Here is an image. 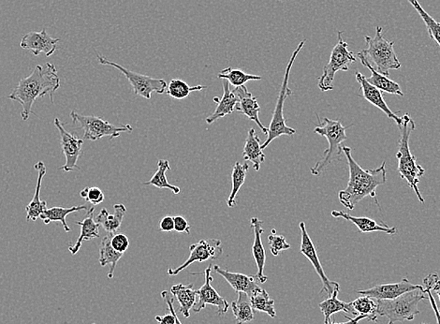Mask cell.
I'll return each mask as SVG.
<instances>
[{
	"mask_svg": "<svg viewBox=\"0 0 440 324\" xmlns=\"http://www.w3.org/2000/svg\"><path fill=\"white\" fill-rule=\"evenodd\" d=\"M91 207L84 204V206H75L71 207H52V208H47L41 215V220L44 221V224H50L51 223H60L62 224L63 228H64L66 232H71V227L68 225L66 218L68 215L73 214L74 212L88 211Z\"/></svg>",
	"mask_w": 440,
	"mask_h": 324,
	"instance_id": "f1b7e54d",
	"label": "cell"
},
{
	"mask_svg": "<svg viewBox=\"0 0 440 324\" xmlns=\"http://www.w3.org/2000/svg\"><path fill=\"white\" fill-rule=\"evenodd\" d=\"M54 124L59 130L60 138H61L62 151L66 158L65 164L59 168V170H64L66 173L81 170V168L77 165V162L82 154V147L84 140L78 135L68 132L59 118H55Z\"/></svg>",
	"mask_w": 440,
	"mask_h": 324,
	"instance_id": "8fae6325",
	"label": "cell"
},
{
	"mask_svg": "<svg viewBox=\"0 0 440 324\" xmlns=\"http://www.w3.org/2000/svg\"><path fill=\"white\" fill-rule=\"evenodd\" d=\"M111 244L116 251L124 254L130 247V240L127 235L123 234L111 235Z\"/></svg>",
	"mask_w": 440,
	"mask_h": 324,
	"instance_id": "b9f144b4",
	"label": "cell"
},
{
	"mask_svg": "<svg viewBox=\"0 0 440 324\" xmlns=\"http://www.w3.org/2000/svg\"><path fill=\"white\" fill-rule=\"evenodd\" d=\"M415 122L410 115L405 113L402 118V124L398 126L400 139L398 142V151L396 158L398 160V172L402 179L408 182V186L415 192L420 203L424 204L419 189L420 178L425 173L424 168L417 163L416 158L411 154L410 149V138L411 133L415 130Z\"/></svg>",
	"mask_w": 440,
	"mask_h": 324,
	"instance_id": "3957f363",
	"label": "cell"
},
{
	"mask_svg": "<svg viewBox=\"0 0 440 324\" xmlns=\"http://www.w3.org/2000/svg\"><path fill=\"white\" fill-rule=\"evenodd\" d=\"M231 311L237 324H244L252 322L254 311L251 306L250 298L244 292H238V298L231 303Z\"/></svg>",
	"mask_w": 440,
	"mask_h": 324,
	"instance_id": "836d02e7",
	"label": "cell"
},
{
	"mask_svg": "<svg viewBox=\"0 0 440 324\" xmlns=\"http://www.w3.org/2000/svg\"><path fill=\"white\" fill-rule=\"evenodd\" d=\"M205 88H207L205 85L190 87L187 82L183 81L182 79L176 78L171 79L170 82H169L166 93H167L171 98L180 101V99L188 98V96L190 95V93L195 92V91H201L205 89Z\"/></svg>",
	"mask_w": 440,
	"mask_h": 324,
	"instance_id": "8d00e7d4",
	"label": "cell"
},
{
	"mask_svg": "<svg viewBox=\"0 0 440 324\" xmlns=\"http://www.w3.org/2000/svg\"><path fill=\"white\" fill-rule=\"evenodd\" d=\"M80 196L84 200L88 201L92 204L93 206H98L104 201L105 195L102 192V190L99 187H87L80 192Z\"/></svg>",
	"mask_w": 440,
	"mask_h": 324,
	"instance_id": "60d3db41",
	"label": "cell"
},
{
	"mask_svg": "<svg viewBox=\"0 0 440 324\" xmlns=\"http://www.w3.org/2000/svg\"><path fill=\"white\" fill-rule=\"evenodd\" d=\"M111 234H107L106 237L102 238L101 246H99V263L102 267L110 266L108 278H113L114 270L116 268L117 263L123 257L122 253L116 251L111 244Z\"/></svg>",
	"mask_w": 440,
	"mask_h": 324,
	"instance_id": "4dcf8cb0",
	"label": "cell"
},
{
	"mask_svg": "<svg viewBox=\"0 0 440 324\" xmlns=\"http://www.w3.org/2000/svg\"><path fill=\"white\" fill-rule=\"evenodd\" d=\"M358 56L360 61L361 63L364 65L365 67H367L368 70H370L371 75L369 78H367V80L369 84L372 85L373 87L378 88L379 91L381 92L391 94V95H397L400 96H404V92L401 90V87H400L399 84H397L396 82L391 80L390 78L387 77L384 75H381V73L377 72L375 69L362 56Z\"/></svg>",
	"mask_w": 440,
	"mask_h": 324,
	"instance_id": "83f0119b",
	"label": "cell"
},
{
	"mask_svg": "<svg viewBox=\"0 0 440 324\" xmlns=\"http://www.w3.org/2000/svg\"><path fill=\"white\" fill-rule=\"evenodd\" d=\"M218 77L221 80H227L233 87H243L248 82L259 81L262 79V76L248 75L241 70L231 69V68L221 70Z\"/></svg>",
	"mask_w": 440,
	"mask_h": 324,
	"instance_id": "f35d334b",
	"label": "cell"
},
{
	"mask_svg": "<svg viewBox=\"0 0 440 324\" xmlns=\"http://www.w3.org/2000/svg\"><path fill=\"white\" fill-rule=\"evenodd\" d=\"M432 291L436 292L438 294V297L440 300V280L435 284V286L433 287ZM439 314H440V308L439 309Z\"/></svg>",
	"mask_w": 440,
	"mask_h": 324,
	"instance_id": "c3c4849f",
	"label": "cell"
},
{
	"mask_svg": "<svg viewBox=\"0 0 440 324\" xmlns=\"http://www.w3.org/2000/svg\"><path fill=\"white\" fill-rule=\"evenodd\" d=\"M171 170L170 163L167 160H159L158 161V170L154 173L149 181L145 182V186H153L158 189H168L171 190L174 194H179L181 189L169 183L166 173Z\"/></svg>",
	"mask_w": 440,
	"mask_h": 324,
	"instance_id": "e575fe53",
	"label": "cell"
},
{
	"mask_svg": "<svg viewBox=\"0 0 440 324\" xmlns=\"http://www.w3.org/2000/svg\"><path fill=\"white\" fill-rule=\"evenodd\" d=\"M319 126L315 127L314 132L326 138L329 147L325 150L322 160L317 162L315 166L310 169L311 173L315 176L321 175L322 173H324L334 161H340L344 153L341 144L348 140L346 130L353 126L350 125V126L344 127L341 121L331 120L328 118H325L322 122L319 119Z\"/></svg>",
	"mask_w": 440,
	"mask_h": 324,
	"instance_id": "5b68a950",
	"label": "cell"
},
{
	"mask_svg": "<svg viewBox=\"0 0 440 324\" xmlns=\"http://www.w3.org/2000/svg\"><path fill=\"white\" fill-rule=\"evenodd\" d=\"M176 324H182L181 322H180L178 315H177V313L176 314Z\"/></svg>",
	"mask_w": 440,
	"mask_h": 324,
	"instance_id": "681fc988",
	"label": "cell"
},
{
	"mask_svg": "<svg viewBox=\"0 0 440 324\" xmlns=\"http://www.w3.org/2000/svg\"><path fill=\"white\" fill-rule=\"evenodd\" d=\"M331 216L336 218H344V220L350 221V223H353L354 225L358 228L359 231L361 232H365V234H367V232H384V234L393 235H396V227H390L387 223H377L376 220H371L369 218L365 217H354V216H351L348 214L347 212L345 211H331Z\"/></svg>",
	"mask_w": 440,
	"mask_h": 324,
	"instance_id": "ffe728a7",
	"label": "cell"
},
{
	"mask_svg": "<svg viewBox=\"0 0 440 324\" xmlns=\"http://www.w3.org/2000/svg\"><path fill=\"white\" fill-rule=\"evenodd\" d=\"M439 146H440V144H439Z\"/></svg>",
	"mask_w": 440,
	"mask_h": 324,
	"instance_id": "f5cc1de1",
	"label": "cell"
},
{
	"mask_svg": "<svg viewBox=\"0 0 440 324\" xmlns=\"http://www.w3.org/2000/svg\"><path fill=\"white\" fill-rule=\"evenodd\" d=\"M223 85V96L222 98L219 99L215 98L218 106H216L215 112L212 115L208 116L207 118V123L211 125L215 123L219 119L224 118L228 115H231L236 109V105L238 104L239 98L234 92V90H231V85L227 80H222Z\"/></svg>",
	"mask_w": 440,
	"mask_h": 324,
	"instance_id": "7402d4cb",
	"label": "cell"
},
{
	"mask_svg": "<svg viewBox=\"0 0 440 324\" xmlns=\"http://www.w3.org/2000/svg\"><path fill=\"white\" fill-rule=\"evenodd\" d=\"M214 271L218 273L222 278H225L234 291L238 294V292H244L250 297L257 289L259 288L258 281H257L255 277H251V275H247L241 274V273H233L220 268L219 266H213Z\"/></svg>",
	"mask_w": 440,
	"mask_h": 324,
	"instance_id": "44dd1931",
	"label": "cell"
},
{
	"mask_svg": "<svg viewBox=\"0 0 440 324\" xmlns=\"http://www.w3.org/2000/svg\"><path fill=\"white\" fill-rule=\"evenodd\" d=\"M223 249L221 241L211 238V239L199 241L190 247V257L181 266L176 269H169V275H177L183 270L187 269L193 263H202L209 260H216L222 255Z\"/></svg>",
	"mask_w": 440,
	"mask_h": 324,
	"instance_id": "7c38bea8",
	"label": "cell"
},
{
	"mask_svg": "<svg viewBox=\"0 0 440 324\" xmlns=\"http://www.w3.org/2000/svg\"><path fill=\"white\" fill-rule=\"evenodd\" d=\"M92 324H96V323H92Z\"/></svg>",
	"mask_w": 440,
	"mask_h": 324,
	"instance_id": "816d5d0a",
	"label": "cell"
},
{
	"mask_svg": "<svg viewBox=\"0 0 440 324\" xmlns=\"http://www.w3.org/2000/svg\"><path fill=\"white\" fill-rule=\"evenodd\" d=\"M407 1L412 5V7L415 8L417 13L421 16L422 21L427 25L428 35H429L430 39H433L440 46V23L436 21L427 11H424V8L420 4L419 0H407Z\"/></svg>",
	"mask_w": 440,
	"mask_h": 324,
	"instance_id": "74e56055",
	"label": "cell"
},
{
	"mask_svg": "<svg viewBox=\"0 0 440 324\" xmlns=\"http://www.w3.org/2000/svg\"><path fill=\"white\" fill-rule=\"evenodd\" d=\"M439 280L438 273H432L429 274L427 278H424V289H429L432 292L433 287Z\"/></svg>",
	"mask_w": 440,
	"mask_h": 324,
	"instance_id": "f6af8a7d",
	"label": "cell"
},
{
	"mask_svg": "<svg viewBox=\"0 0 440 324\" xmlns=\"http://www.w3.org/2000/svg\"><path fill=\"white\" fill-rule=\"evenodd\" d=\"M174 220V231L180 232V234H190V225L188 224V220H185L182 216H176L173 217Z\"/></svg>",
	"mask_w": 440,
	"mask_h": 324,
	"instance_id": "7bdbcfd3",
	"label": "cell"
},
{
	"mask_svg": "<svg viewBox=\"0 0 440 324\" xmlns=\"http://www.w3.org/2000/svg\"><path fill=\"white\" fill-rule=\"evenodd\" d=\"M212 269L213 266L210 264L204 272L197 273V275L204 274L205 281L204 285L198 289V297H197L198 300H197L192 309L195 313H200L207 305L215 306L218 308V314L221 316V315L227 313L230 305H228L224 298L220 297L218 292L211 285V282L214 280L212 275H211Z\"/></svg>",
	"mask_w": 440,
	"mask_h": 324,
	"instance_id": "5bb4252c",
	"label": "cell"
},
{
	"mask_svg": "<svg viewBox=\"0 0 440 324\" xmlns=\"http://www.w3.org/2000/svg\"><path fill=\"white\" fill-rule=\"evenodd\" d=\"M97 58H98V61L102 65L111 66L120 70V73L125 75L127 80L130 82L135 96L150 99L153 93L164 94L166 92V89H167L168 84L164 79H156L150 77V76L131 72V70L126 69V68L116 63V62L108 61L107 58L99 55V54H97Z\"/></svg>",
	"mask_w": 440,
	"mask_h": 324,
	"instance_id": "30bf717a",
	"label": "cell"
},
{
	"mask_svg": "<svg viewBox=\"0 0 440 324\" xmlns=\"http://www.w3.org/2000/svg\"><path fill=\"white\" fill-rule=\"evenodd\" d=\"M346 319L348 320V322L340 323L331 322L330 324H358L362 320L367 319V317L364 316V315H358V316H356L354 319H350V318L347 316H346Z\"/></svg>",
	"mask_w": 440,
	"mask_h": 324,
	"instance_id": "7dc6e473",
	"label": "cell"
},
{
	"mask_svg": "<svg viewBox=\"0 0 440 324\" xmlns=\"http://www.w3.org/2000/svg\"><path fill=\"white\" fill-rule=\"evenodd\" d=\"M422 324H425V323H422Z\"/></svg>",
	"mask_w": 440,
	"mask_h": 324,
	"instance_id": "f907efd6",
	"label": "cell"
},
{
	"mask_svg": "<svg viewBox=\"0 0 440 324\" xmlns=\"http://www.w3.org/2000/svg\"><path fill=\"white\" fill-rule=\"evenodd\" d=\"M59 41V39L52 38L44 28L39 32L32 31L25 34L20 42V46L23 49L30 50L34 56L44 53L45 56H51L56 52Z\"/></svg>",
	"mask_w": 440,
	"mask_h": 324,
	"instance_id": "2e32d148",
	"label": "cell"
},
{
	"mask_svg": "<svg viewBox=\"0 0 440 324\" xmlns=\"http://www.w3.org/2000/svg\"><path fill=\"white\" fill-rule=\"evenodd\" d=\"M171 294L179 304V312L185 318L190 317V309H193L198 297V291L193 289V284H177L171 287Z\"/></svg>",
	"mask_w": 440,
	"mask_h": 324,
	"instance_id": "484cf974",
	"label": "cell"
},
{
	"mask_svg": "<svg viewBox=\"0 0 440 324\" xmlns=\"http://www.w3.org/2000/svg\"><path fill=\"white\" fill-rule=\"evenodd\" d=\"M264 221L259 220L258 218L254 217L250 220V225L252 227L254 232V242L252 244V254L254 260H255L257 274L255 275L257 281L264 284L268 280V278L264 275L265 261H267V253L264 244L262 241V235L264 232Z\"/></svg>",
	"mask_w": 440,
	"mask_h": 324,
	"instance_id": "ac0fdd59",
	"label": "cell"
},
{
	"mask_svg": "<svg viewBox=\"0 0 440 324\" xmlns=\"http://www.w3.org/2000/svg\"><path fill=\"white\" fill-rule=\"evenodd\" d=\"M416 289L424 291L422 285H415L410 282L408 278H404L400 282L376 285L370 289L358 291L357 294L365 295L375 300H393L407 292L416 291Z\"/></svg>",
	"mask_w": 440,
	"mask_h": 324,
	"instance_id": "9a60e30c",
	"label": "cell"
},
{
	"mask_svg": "<svg viewBox=\"0 0 440 324\" xmlns=\"http://www.w3.org/2000/svg\"><path fill=\"white\" fill-rule=\"evenodd\" d=\"M233 90L239 98L236 111L247 116L250 120L255 122V123L258 125L259 129H261L262 133L267 135L268 127H264L261 120H259V111H261V107H259L258 99L248 90L245 85L234 87Z\"/></svg>",
	"mask_w": 440,
	"mask_h": 324,
	"instance_id": "e0dca14e",
	"label": "cell"
},
{
	"mask_svg": "<svg viewBox=\"0 0 440 324\" xmlns=\"http://www.w3.org/2000/svg\"><path fill=\"white\" fill-rule=\"evenodd\" d=\"M270 251L274 256H279L280 252L291 249V244L287 243L284 235H277L275 229L271 231V235L268 237Z\"/></svg>",
	"mask_w": 440,
	"mask_h": 324,
	"instance_id": "ab89813d",
	"label": "cell"
},
{
	"mask_svg": "<svg viewBox=\"0 0 440 324\" xmlns=\"http://www.w3.org/2000/svg\"><path fill=\"white\" fill-rule=\"evenodd\" d=\"M71 118L73 124H78L80 129L84 132V140L95 142L104 137H109L110 140H113L119 137L121 132H133V130L130 125L116 127L99 116H82L75 111L71 113Z\"/></svg>",
	"mask_w": 440,
	"mask_h": 324,
	"instance_id": "9c48e42d",
	"label": "cell"
},
{
	"mask_svg": "<svg viewBox=\"0 0 440 324\" xmlns=\"http://www.w3.org/2000/svg\"><path fill=\"white\" fill-rule=\"evenodd\" d=\"M159 229L161 232H171L174 231V220L173 217L167 216L162 218L159 223Z\"/></svg>",
	"mask_w": 440,
	"mask_h": 324,
	"instance_id": "ee69618b",
	"label": "cell"
},
{
	"mask_svg": "<svg viewBox=\"0 0 440 324\" xmlns=\"http://www.w3.org/2000/svg\"><path fill=\"white\" fill-rule=\"evenodd\" d=\"M425 292L428 295V300L430 301L431 306H432L434 311H435L436 324H440V314L438 306H436L435 298H434L432 292L429 289H424Z\"/></svg>",
	"mask_w": 440,
	"mask_h": 324,
	"instance_id": "bcb514c9",
	"label": "cell"
},
{
	"mask_svg": "<svg viewBox=\"0 0 440 324\" xmlns=\"http://www.w3.org/2000/svg\"><path fill=\"white\" fill-rule=\"evenodd\" d=\"M248 169L250 166L248 163L241 164L237 161L234 164L233 173H231V192L227 199V206L231 208L237 206V194L245 184Z\"/></svg>",
	"mask_w": 440,
	"mask_h": 324,
	"instance_id": "1f68e13d",
	"label": "cell"
},
{
	"mask_svg": "<svg viewBox=\"0 0 440 324\" xmlns=\"http://www.w3.org/2000/svg\"><path fill=\"white\" fill-rule=\"evenodd\" d=\"M355 76L357 82L361 85L362 96H364L367 101H369L371 104H373L374 106L382 111V112L387 116V118L393 119L397 124V126H400V125L402 124V118L397 116L396 113H393V111L389 108L387 104H386L384 101V96H382L381 91H379L378 88L369 84L367 80V77H365L361 73L356 72Z\"/></svg>",
	"mask_w": 440,
	"mask_h": 324,
	"instance_id": "d6986e66",
	"label": "cell"
},
{
	"mask_svg": "<svg viewBox=\"0 0 440 324\" xmlns=\"http://www.w3.org/2000/svg\"><path fill=\"white\" fill-rule=\"evenodd\" d=\"M243 158L245 161L252 162L253 169L259 172L262 164L265 161L264 149H262L261 140L256 135L255 130H248V137L245 139L244 149H243Z\"/></svg>",
	"mask_w": 440,
	"mask_h": 324,
	"instance_id": "d4e9b609",
	"label": "cell"
},
{
	"mask_svg": "<svg viewBox=\"0 0 440 324\" xmlns=\"http://www.w3.org/2000/svg\"><path fill=\"white\" fill-rule=\"evenodd\" d=\"M342 34L343 31L337 32L338 41L331 51L329 62L324 68V73L319 78L318 87L322 92L333 90L336 73L348 72L350 65L356 61L355 55L348 50V45L343 39Z\"/></svg>",
	"mask_w": 440,
	"mask_h": 324,
	"instance_id": "ba28073f",
	"label": "cell"
},
{
	"mask_svg": "<svg viewBox=\"0 0 440 324\" xmlns=\"http://www.w3.org/2000/svg\"><path fill=\"white\" fill-rule=\"evenodd\" d=\"M248 298H250L254 311L267 313L271 318L276 317L275 301L271 298L269 294L265 289L259 287Z\"/></svg>",
	"mask_w": 440,
	"mask_h": 324,
	"instance_id": "d6a6232c",
	"label": "cell"
},
{
	"mask_svg": "<svg viewBox=\"0 0 440 324\" xmlns=\"http://www.w3.org/2000/svg\"><path fill=\"white\" fill-rule=\"evenodd\" d=\"M357 315H364L369 322H378V303L373 298L362 295L351 302Z\"/></svg>",
	"mask_w": 440,
	"mask_h": 324,
	"instance_id": "d590c367",
	"label": "cell"
},
{
	"mask_svg": "<svg viewBox=\"0 0 440 324\" xmlns=\"http://www.w3.org/2000/svg\"><path fill=\"white\" fill-rule=\"evenodd\" d=\"M422 300H428L425 289L407 292L393 300H377L378 315L387 318L388 324L413 320L421 312L418 306Z\"/></svg>",
	"mask_w": 440,
	"mask_h": 324,
	"instance_id": "52a82bcc",
	"label": "cell"
},
{
	"mask_svg": "<svg viewBox=\"0 0 440 324\" xmlns=\"http://www.w3.org/2000/svg\"><path fill=\"white\" fill-rule=\"evenodd\" d=\"M365 39L367 48L357 54V56H362L377 72L389 77L390 70L401 68V62L394 51V42L384 39L381 27H376V36L374 38L365 36Z\"/></svg>",
	"mask_w": 440,
	"mask_h": 324,
	"instance_id": "277c9868",
	"label": "cell"
},
{
	"mask_svg": "<svg viewBox=\"0 0 440 324\" xmlns=\"http://www.w3.org/2000/svg\"><path fill=\"white\" fill-rule=\"evenodd\" d=\"M343 152L347 158L350 180L347 187L338 193L340 204L348 209L354 210L360 201L365 197H370L378 204L376 200L377 189L387 182L385 161L376 169L365 170L351 156L350 147H343Z\"/></svg>",
	"mask_w": 440,
	"mask_h": 324,
	"instance_id": "6da1fadb",
	"label": "cell"
},
{
	"mask_svg": "<svg viewBox=\"0 0 440 324\" xmlns=\"http://www.w3.org/2000/svg\"><path fill=\"white\" fill-rule=\"evenodd\" d=\"M340 289H336L329 298L324 300V302L319 303V309L324 316V324H330L331 323V315L338 313V312H347V313L353 314L354 316H358L354 311L351 303L343 302L338 299V294Z\"/></svg>",
	"mask_w": 440,
	"mask_h": 324,
	"instance_id": "f546056e",
	"label": "cell"
},
{
	"mask_svg": "<svg viewBox=\"0 0 440 324\" xmlns=\"http://www.w3.org/2000/svg\"><path fill=\"white\" fill-rule=\"evenodd\" d=\"M60 87V78L55 65L45 63L37 65L32 73L27 78L20 80L13 92L8 95L11 101L22 105L21 118L27 121L32 113L33 104L41 96L49 95L54 102V94Z\"/></svg>",
	"mask_w": 440,
	"mask_h": 324,
	"instance_id": "7a4b0ae2",
	"label": "cell"
},
{
	"mask_svg": "<svg viewBox=\"0 0 440 324\" xmlns=\"http://www.w3.org/2000/svg\"><path fill=\"white\" fill-rule=\"evenodd\" d=\"M114 210L113 214H111L106 208H102L95 218L96 223L99 224L107 234L111 235H116L127 213V208L122 204H114Z\"/></svg>",
	"mask_w": 440,
	"mask_h": 324,
	"instance_id": "4316f807",
	"label": "cell"
},
{
	"mask_svg": "<svg viewBox=\"0 0 440 324\" xmlns=\"http://www.w3.org/2000/svg\"><path fill=\"white\" fill-rule=\"evenodd\" d=\"M94 211H95V207H91L90 210H88L87 217L82 221H76L77 225L81 227V232L78 239L74 244H70L68 247V250L73 255H76L81 249L82 242L85 241H90L95 239V238L99 237V224L96 223L95 218H94Z\"/></svg>",
	"mask_w": 440,
	"mask_h": 324,
	"instance_id": "cb8c5ba5",
	"label": "cell"
},
{
	"mask_svg": "<svg viewBox=\"0 0 440 324\" xmlns=\"http://www.w3.org/2000/svg\"><path fill=\"white\" fill-rule=\"evenodd\" d=\"M300 231H301V247H300V251L302 254L307 258V260L312 263L314 268H315L317 274L321 278L322 282V289L319 294H324L326 292L329 297L333 294V292L336 289H340L339 284L331 281L328 278L327 275L325 274L324 267H322L321 261H319L318 252L314 244L312 239H311L310 235L305 228V223H300L299 224Z\"/></svg>",
	"mask_w": 440,
	"mask_h": 324,
	"instance_id": "4fadbf2b",
	"label": "cell"
},
{
	"mask_svg": "<svg viewBox=\"0 0 440 324\" xmlns=\"http://www.w3.org/2000/svg\"><path fill=\"white\" fill-rule=\"evenodd\" d=\"M34 169L38 173V178H37L35 194L33 196L32 201L25 207L28 221H36L41 217L42 213L47 209V201H42L41 199L42 179H44L45 175H47V167H45L44 162H37V163L34 165Z\"/></svg>",
	"mask_w": 440,
	"mask_h": 324,
	"instance_id": "603a6c76",
	"label": "cell"
},
{
	"mask_svg": "<svg viewBox=\"0 0 440 324\" xmlns=\"http://www.w3.org/2000/svg\"><path fill=\"white\" fill-rule=\"evenodd\" d=\"M305 44V41L300 42L298 47L294 50L293 55H291L288 66L286 68L284 78H283L281 88H280L279 94V98H277L272 120H271L270 126L268 127L267 139L265 140L264 143L262 144V149H267V147L269 146L274 140H276V139L280 137V136H293L296 133L295 129L288 127L287 123H286L284 105L286 99L293 94V91H291L290 87H288V80H290L291 70V68H293L294 61H295L297 56H298V54L300 53V51L302 50V48L304 47Z\"/></svg>",
	"mask_w": 440,
	"mask_h": 324,
	"instance_id": "8992f818",
	"label": "cell"
}]
</instances>
